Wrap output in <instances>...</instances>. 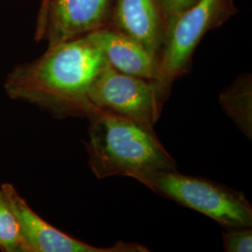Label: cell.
<instances>
[{
    "instance_id": "cell-9",
    "label": "cell",
    "mask_w": 252,
    "mask_h": 252,
    "mask_svg": "<svg viewBox=\"0 0 252 252\" xmlns=\"http://www.w3.org/2000/svg\"><path fill=\"white\" fill-rule=\"evenodd\" d=\"M90 34L114 69L147 80H158V59L133 38L108 26Z\"/></svg>"
},
{
    "instance_id": "cell-10",
    "label": "cell",
    "mask_w": 252,
    "mask_h": 252,
    "mask_svg": "<svg viewBox=\"0 0 252 252\" xmlns=\"http://www.w3.org/2000/svg\"><path fill=\"white\" fill-rule=\"evenodd\" d=\"M226 114L250 139L252 136V80L251 75L239 76L220 95Z\"/></svg>"
},
{
    "instance_id": "cell-13",
    "label": "cell",
    "mask_w": 252,
    "mask_h": 252,
    "mask_svg": "<svg viewBox=\"0 0 252 252\" xmlns=\"http://www.w3.org/2000/svg\"><path fill=\"white\" fill-rule=\"evenodd\" d=\"M197 1L198 0H158L166 26L183 10L188 9Z\"/></svg>"
},
{
    "instance_id": "cell-11",
    "label": "cell",
    "mask_w": 252,
    "mask_h": 252,
    "mask_svg": "<svg viewBox=\"0 0 252 252\" xmlns=\"http://www.w3.org/2000/svg\"><path fill=\"white\" fill-rule=\"evenodd\" d=\"M0 250L5 252H24L18 221L0 189Z\"/></svg>"
},
{
    "instance_id": "cell-14",
    "label": "cell",
    "mask_w": 252,
    "mask_h": 252,
    "mask_svg": "<svg viewBox=\"0 0 252 252\" xmlns=\"http://www.w3.org/2000/svg\"><path fill=\"white\" fill-rule=\"evenodd\" d=\"M42 1H44V0H41V2H42Z\"/></svg>"
},
{
    "instance_id": "cell-12",
    "label": "cell",
    "mask_w": 252,
    "mask_h": 252,
    "mask_svg": "<svg viewBox=\"0 0 252 252\" xmlns=\"http://www.w3.org/2000/svg\"><path fill=\"white\" fill-rule=\"evenodd\" d=\"M223 237V247L227 252H252V227L230 228Z\"/></svg>"
},
{
    "instance_id": "cell-4",
    "label": "cell",
    "mask_w": 252,
    "mask_h": 252,
    "mask_svg": "<svg viewBox=\"0 0 252 252\" xmlns=\"http://www.w3.org/2000/svg\"><path fill=\"white\" fill-rule=\"evenodd\" d=\"M234 10V0H198L167 24L155 81L167 96L173 82L189 71L191 57L202 38L225 23Z\"/></svg>"
},
{
    "instance_id": "cell-5",
    "label": "cell",
    "mask_w": 252,
    "mask_h": 252,
    "mask_svg": "<svg viewBox=\"0 0 252 252\" xmlns=\"http://www.w3.org/2000/svg\"><path fill=\"white\" fill-rule=\"evenodd\" d=\"M89 98L100 110L153 129L168 96L157 81L120 72L107 63L93 84Z\"/></svg>"
},
{
    "instance_id": "cell-8",
    "label": "cell",
    "mask_w": 252,
    "mask_h": 252,
    "mask_svg": "<svg viewBox=\"0 0 252 252\" xmlns=\"http://www.w3.org/2000/svg\"><path fill=\"white\" fill-rule=\"evenodd\" d=\"M108 27L133 38L158 59L166 29L158 0H113Z\"/></svg>"
},
{
    "instance_id": "cell-2",
    "label": "cell",
    "mask_w": 252,
    "mask_h": 252,
    "mask_svg": "<svg viewBox=\"0 0 252 252\" xmlns=\"http://www.w3.org/2000/svg\"><path fill=\"white\" fill-rule=\"evenodd\" d=\"M88 119L85 147L97 179L123 176L140 181L153 173L176 169L177 162L153 129L103 110Z\"/></svg>"
},
{
    "instance_id": "cell-7",
    "label": "cell",
    "mask_w": 252,
    "mask_h": 252,
    "mask_svg": "<svg viewBox=\"0 0 252 252\" xmlns=\"http://www.w3.org/2000/svg\"><path fill=\"white\" fill-rule=\"evenodd\" d=\"M0 189L18 221L24 252H150L146 247L137 243L118 242L108 248L84 243L56 229L38 216L11 184L5 183Z\"/></svg>"
},
{
    "instance_id": "cell-6",
    "label": "cell",
    "mask_w": 252,
    "mask_h": 252,
    "mask_svg": "<svg viewBox=\"0 0 252 252\" xmlns=\"http://www.w3.org/2000/svg\"><path fill=\"white\" fill-rule=\"evenodd\" d=\"M113 0H44L37 14L35 39L48 47L85 36L109 23Z\"/></svg>"
},
{
    "instance_id": "cell-1",
    "label": "cell",
    "mask_w": 252,
    "mask_h": 252,
    "mask_svg": "<svg viewBox=\"0 0 252 252\" xmlns=\"http://www.w3.org/2000/svg\"><path fill=\"white\" fill-rule=\"evenodd\" d=\"M108 62L91 34L47 48L37 59L20 63L8 74L9 98L27 102L56 118H90L98 109L91 88Z\"/></svg>"
},
{
    "instance_id": "cell-3",
    "label": "cell",
    "mask_w": 252,
    "mask_h": 252,
    "mask_svg": "<svg viewBox=\"0 0 252 252\" xmlns=\"http://www.w3.org/2000/svg\"><path fill=\"white\" fill-rule=\"evenodd\" d=\"M162 197L195 210L227 228L252 227V207L243 192L214 181L173 170L139 181Z\"/></svg>"
}]
</instances>
